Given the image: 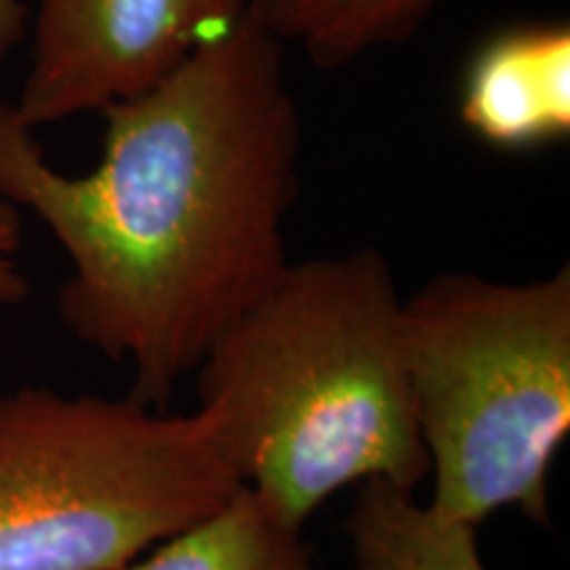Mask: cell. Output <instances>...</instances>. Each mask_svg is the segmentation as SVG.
Returning <instances> with one entry per match:
<instances>
[{"label":"cell","mask_w":570,"mask_h":570,"mask_svg":"<svg viewBox=\"0 0 570 570\" xmlns=\"http://www.w3.org/2000/svg\"><path fill=\"white\" fill-rule=\"evenodd\" d=\"M27 9L21 0H0V61L11 53L24 35Z\"/></svg>","instance_id":"obj_11"},{"label":"cell","mask_w":570,"mask_h":570,"mask_svg":"<svg viewBox=\"0 0 570 570\" xmlns=\"http://www.w3.org/2000/svg\"><path fill=\"white\" fill-rule=\"evenodd\" d=\"M240 489L202 412L42 386L0 396V570H122Z\"/></svg>","instance_id":"obj_4"},{"label":"cell","mask_w":570,"mask_h":570,"mask_svg":"<svg viewBox=\"0 0 570 570\" xmlns=\"http://www.w3.org/2000/svg\"><path fill=\"white\" fill-rule=\"evenodd\" d=\"M122 570H315L302 531L244 487L223 510Z\"/></svg>","instance_id":"obj_9"},{"label":"cell","mask_w":570,"mask_h":570,"mask_svg":"<svg viewBox=\"0 0 570 570\" xmlns=\"http://www.w3.org/2000/svg\"><path fill=\"white\" fill-rule=\"evenodd\" d=\"M460 117L497 148H531L570 132V27L566 21L499 32L473 56Z\"/></svg>","instance_id":"obj_6"},{"label":"cell","mask_w":570,"mask_h":570,"mask_svg":"<svg viewBox=\"0 0 570 570\" xmlns=\"http://www.w3.org/2000/svg\"><path fill=\"white\" fill-rule=\"evenodd\" d=\"M283 42L246 11L159 85L106 106L88 175L51 167L0 101V202L30 209L67 254L69 333L132 367L161 410L288 265L302 119Z\"/></svg>","instance_id":"obj_1"},{"label":"cell","mask_w":570,"mask_h":570,"mask_svg":"<svg viewBox=\"0 0 570 570\" xmlns=\"http://www.w3.org/2000/svg\"><path fill=\"white\" fill-rule=\"evenodd\" d=\"M404 373L439 512L499 510L550 529V470L570 431V267L531 283L439 273L399 312Z\"/></svg>","instance_id":"obj_3"},{"label":"cell","mask_w":570,"mask_h":570,"mask_svg":"<svg viewBox=\"0 0 570 570\" xmlns=\"http://www.w3.org/2000/svg\"><path fill=\"white\" fill-rule=\"evenodd\" d=\"M475 533L386 481L360 483L346 515L356 570H487Z\"/></svg>","instance_id":"obj_7"},{"label":"cell","mask_w":570,"mask_h":570,"mask_svg":"<svg viewBox=\"0 0 570 570\" xmlns=\"http://www.w3.org/2000/svg\"><path fill=\"white\" fill-rule=\"evenodd\" d=\"M399 312L394 269L373 246L288 262L196 370V412L294 531L346 487L428 479Z\"/></svg>","instance_id":"obj_2"},{"label":"cell","mask_w":570,"mask_h":570,"mask_svg":"<svg viewBox=\"0 0 570 570\" xmlns=\"http://www.w3.org/2000/svg\"><path fill=\"white\" fill-rule=\"evenodd\" d=\"M441 0H252L277 40L294 42L320 69H341L375 48L412 38Z\"/></svg>","instance_id":"obj_8"},{"label":"cell","mask_w":570,"mask_h":570,"mask_svg":"<svg viewBox=\"0 0 570 570\" xmlns=\"http://www.w3.org/2000/svg\"><path fill=\"white\" fill-rule=\"evenodd\" d=\"M252 0H38L32 61L13 111L30 130L104 111L159 85Z\"/></svg>","instance_id":"obj_5"},{"label":"cell","mask_w":570,"mask_h":570,"mask_svg":"<svg viewBox=\"0 0 570 570\" xmlns=\"http://www.w3.org/2000/svg\"><path fill=\"white\" fill-rule=\"evenodd\" d=\"M21 219L17 206L0 202V304H19L30 296L24 269L19 265Z\"/></svg>","instance_id":"obj_10"}]
</instances>
